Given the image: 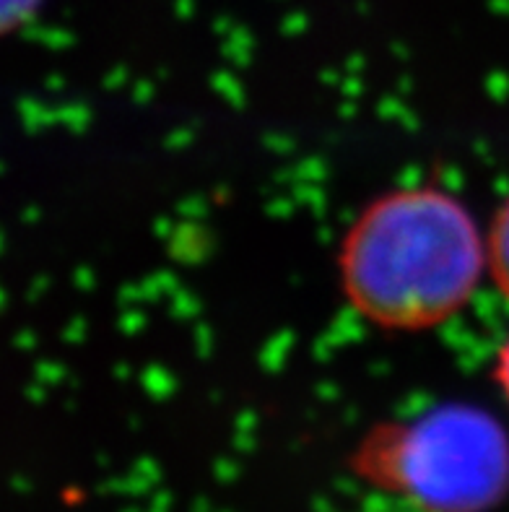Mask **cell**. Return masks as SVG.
Listing matches in <instances>:
<instances>
[{"label": "cell", "mask_w": 509, "mask_h": 512, "mask_svg": "<svg viewBox=\"0 0 509 512\" xmlns=\"http://www.w3.org/2000/svg\"><path fill=\"white\" fill-rule=\"evenodd\" d=\"M338 286L364 323L424 333L455 320L489 276L486 232L442 185H406L361 208L338 242Z\"/></svg>", "instance_id": "6da1fadb"}, {"label": "cell", "mask_w": 509, "mask_h": 512, "mask_svg": "<svg viewBox=\"0 0 509 512\" xmlns=\"http://www.w3.org/2000/svg\"><path fill=\"white\" fill-rule=\"evenodd\" d=\"M348 463L364 484L421 512H489L509 494L507 429L468 401L374 424Z\"/></svg>", "instance_id": "7a4b0ae2"}, {"label": "cell", "mask_w": 509, "mask_h": 512, "mask_svg": "<svg viewBox=\"0 0 509 512\" xmlns=\"http://www.w3.org/2000/svg\"><path fill=\"white\" fill-rule=\"evenodd\" d=\"M486 266L491 284L509 302V195L486 227Z\"/></svg>", "instance_id": "3957f363"}, {"label": "cell", "mask_w": 509, "mask_h": 512, "mask_svg": "<svg viewBox=\"0 0 509 512\" xmlns=\"http://www.w3.org/2000/svg\"><path fill=\"white\" fill-rule=\"evenodd\" d=\"M42 0H3V29L11 32L16 26H24L37 13Z\"/></svg>", "instance_id": "277c9868"}, {"label": "cell", "mask_w": 509, "mask_h": 512, "mask_svg": "<svg viewBox=\"0 0 509 512\" xmlns=\"http://www.w3.org/2000/svg\"><path fill=\"white\" fill-rule=\"evenodd\" d=\"M491 377H494V385L502 393L504 403L509 409V336L499 344L497 354H494V364H491Z\"/></svg>", "instance_id": "5b68a950"}]
</instances>
